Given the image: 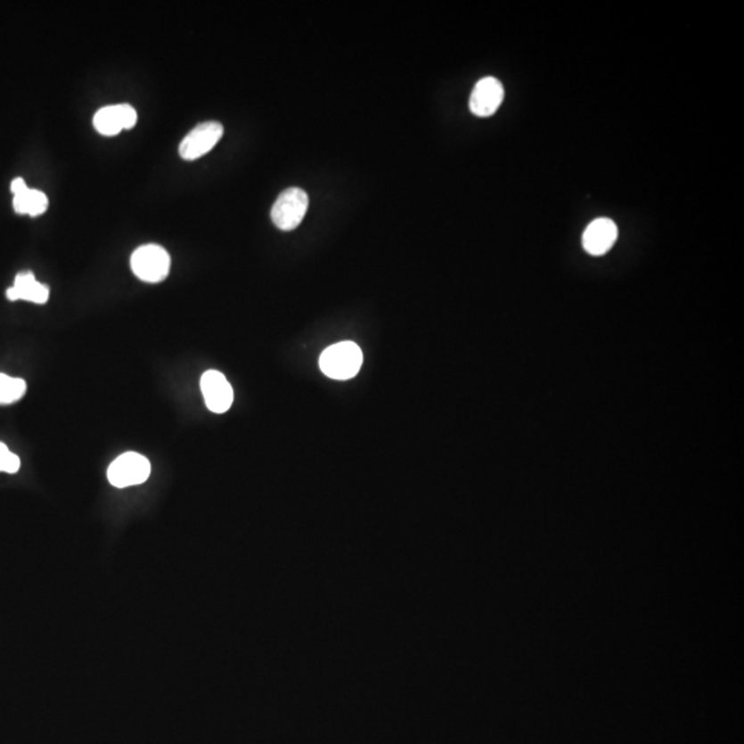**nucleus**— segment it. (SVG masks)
I'll list each match as a JSON object with an SVG mask.
<instances>
[{"instance_id":"obj_6","label":"nucleus","mask_w":744,"mask_h":744,"mask_svg":"<svg viewBox=\"0 0 744 744\" xmlns=\"http://www.w3.org/2000/svg\"><path fill=\"white\" fill-rule=\"evenodd\" d=\"M137 110L128 103L108 105L101 108L93 119L95 130L105 137L118 135L122 130H130L137 123Z\"/></svg>"},{"instance_id":"obj_10","label":"nucleus","mask_w":744,"mask_h":744,"mask_svg":"<svg viewBox=\"0 0 744 744\" xmlns=\"http://www.w3.org/2000/svg\"><path fill=\"white\" fill-rule=\"evenodd\" d=\"M10 301H29L34 304H46L50 297L49 287L35 279L32 272H21L14 280V286L6 291Z\"/></svg>"},{"instance_id":"obj_1","label":"nucleus","mask_w":744,"mask_h":744,"mask_svg":"<svg viewBox=\"0 0 744 744\" xmlns=\"http://www.w3.org/2000/svg\"><path fill=\"white\" fill-rule=\"evenodd\" d=\"M362 365V349L350 340L332 345L320 356V370L332 380H352L359 374Z\"/></svg>"},{"instance_id":"obj_13","label":"nucleus","mask_w":744,"mask_h":744,"mask_svg":"<svg viewBox=\"0 0 744 744\" xmlns=\"http://www.w3.org/2000/svg\"><path fill=\"white\" fill-rule=\"evenodd\" d=\"M21 462L19 456L7 448L6 444L0 443V471L4 473H17Z\"/></svg>"},{"instance_id":"obj_4","label":"nucleus","mask_w":744,"mask_h":744,"mask_svg":"<svg viewBox=\"0 0 744 744\" xmlns=\"http://www.w3.org/2000/svg\"><path fill=\"white\" fill-rule=\"evenodd\" d=\"M151 476V462L137 453H126L110 463L108 480L116 488L138 486L145 483Z\"/></svg>"},{"instance_id":"obj_8","label":"nucleus","mask_w":744,"mask_h":744,"mask_svg":"<svg viewBox=\"0 0 744 744\" xmlns=\"http://www.w3.org/2000/svg\"><path fill=\"white\" fill-rule=\"evenodd\" d=\"M504 90L502 83L495 78H484L478 80L471 92L469 108L478 118L493 116L501 107Z\"/></svg>"},{"instance_id":"obj_2","label":"nucleus","mask_w":744,"mask_h":744,"mask_svg":"<svg viewBox=\"0 0 744 744\" xmlns=\"http://www.w3.org/2000/svg\"><path fill=\"white\" fill-rule=\"evenodd\" d=\"M309 208V196L301 188H289L280 193L272 207L271 218L280 231H294Z\"/></svg>"},{"instance_id":"obj_7","label":"nucleus","mask_w":744,"mask_h":744,"mask_svg":"<svg viewBox=\"0 0 744 744\" xmlns=\"http://www.w3.org/2000/svg\"><path fill=\"white\" fill-rule=\"evenodd\" d=\"M200 388L207 408L211 413H224L232 407L233 389L225 375L219 371H206L201 377Z\"/></svg>"},{"instance_id":"obj_3","label":"nucleus","mask_w":744,"mask_h":744,"mask_svg":"<svg viewBox=\"0 0 744 744\" xmlns=\"http://www.w3.org/2000/svg\"><path fill=\"white\" fill-rule=\"evenodd\" d=\"M170 266L168 252L158 244L140 247L131 256V269L143 282H163L170 272Z\"/></svg>"},{"instance_id":"obj_9","label":"nucleus","mask_w":744,"mask_h":744,"mask_svg":"<svg viewBox=\"0 0 744 744\" xmlns=\"http://www.w3.org/2000/svg\"><path fill=\"white\" fill-rule=\"evenodd\" d=\"M617 239V226L609 218H599L593 221L584 233L585 249L592 256H602L609 251Z\"/></svg>"},{"instance_id":"obj_14","label":"nucleus","mask_w":744,"mask_h":744,"mask_svg":"<svg viewBox=\"0 0 744 744\" xmlns=\"http://www.w3.org/2000/svg\"><path fill=\"white\" fill-rule=\"evenodd\" d=\"M28 185L25 184V181L22 178H16V180H12V195L16 196L19 193H22V192L27 191Z\"/></svg>"},{"instance_id":"obj_11","label":"nucleus","mask_w":744,"mask_h":744,"mask_svg":"<svg viewBox=\"0 0 744 744\" xmlns=\"http://www.w3.org/2000/svg\"><path fill=\"white\" fill-rule=\"evenodd\" d=\"M14 211L25 216L37 217L45 213L49 207V199L43 192L37 189H29L19 193L12 199Z\"/></svg>"},{"instance_id":"obj_12","label":"nucleus","mask_w":744,"mask_h":744,"mask_svg":"<svg viewBox=\"0 0 744 744\" xmlns=\"http://www.w3.org/2000/svg\"><path fill=\"white\" fill-rule=\"evenodd\" d=\"M27 392V383L20 378L0 374V405H12Z\"/></svg>"},{"instance_id":"obj_5","label":"nucleus","mask_w":744,"mask_h":744,"mask_svg":"<svg viewBox=\"0 0 744 744\" xmlns=\"http://www.w3.org/2000/svg\"><path fill=\"white\" fill-rule=\"evenodd\" d=\"M224 135L218 122H204L196 126L180 143V156L184 160H196L207 155Z\"/></svg>"}]
</instances>
